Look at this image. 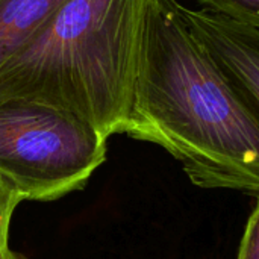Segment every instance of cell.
Instances as JSON below:
<instances>
[{"label": "cell", "mask_w": 259, "mask_h": 259, "mask_svg": "<svg viewBox=\"0 0 259 259\" xmlns=\"http://www.w3.org/2000/svg\"><path fill=\"white\" fill-rule=\"evenodd\" d=\"M126 135L167 150L196 187L259 199V112L178 0L149 8Z\"/></svg>", "instance_id": "1"}, {"label": "cell", "mask_w": 259, "mask_h": 259, "mask_svg": "<svg viewBox=\"0 0 259 259\" xmlns=\"http://www.w3.org/2000/svg\"><path fill=\"white\" fill-rule=\"evenodd\" d=\"M153 0H65L0 65V99L67 111L103 137L126 134Z\"/></svg>", "instance_id": "2"}, {"label": "cell", "mask_w": 259, "mask_h": 259, "mask_svg": "<svg viewBox=\"0 0 259 259\" xmlns=\"http://www.w3.org/2000/svg\"><path fill=\"white\" fill-rule=\"evenodd\" d=\"M106 150L108 138L67 111L0 99V182L24 200L53 202L85 188Z\"/></svg>", "instance_id": "3"}, {"label": "cell", "mask_w": 259, "mask_h": 259, "mask_svg": "<svg viewBox=\"0 0 259 259\" xmlns=\"http://www.w3.org/2000/svg\"><path fill=\"white\" fill-rule=\"evenodd\" d=\"M178 9L196 36L259 112V30L202 8H188L179 2Z\"/></svg>", "instance_id": "4"}, {"label": "cell", "mask_w": 259, "mask_h": 259, "mask_svg": "<svg viewBox=\"0 0 259 259\" xmlns=\"http://www.w3.org/2000/svg\"><path fill=\"white\" fill-rule=\"evenodd\" d=\"M65 0H0V65L15 55Z\"/></svg>", "instance_id": "5"}, {"label": "cell", "mask_w": 259, "mask_h": 259, "mask_svg": "<svg viewBox=\"0 0 259 259\" xmlns=\"http://www.w3.org/2000/svg\"><path fill=\"white\" fill-rule=\"evenodd\" d=\"M202 9L259 30V0H199Z\"/></svg>", "instance_id": "6"}, {"label": "cell", "mask_w": 259, "mask_h": 259, "mask_svg": "<svg viewBox=\"0 0 259 259\" xmlns=\"http://www.w3.org/2000/svg\"><path fill=\"white\" fill-rule=\"evenodd\" d=\"M24 199L0 182V259H29L26 255L11 249L9 229L15 208Z\"/></svg>", "instance_id": "7"}, {"label": "cell", "mask_w": 259, "mask_h": 259, "mask_svg": "<svg viewBox=\"0 0 259 259\" xmlns=\"http://www.w3.org/2000/svg\"><path fill=\"white\" fill-rule=\"evenodd\" d=\"M237 259H259V199L247 220Z\"/></svg>", "instance_id": "8"}]
</instances>
